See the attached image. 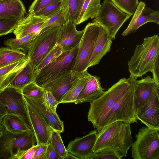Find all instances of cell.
Here are the masks:
<instances>
[{
	"label": "cell",
	"mask_w": 159,
	"mask_h": 159,
	"mask_svg": "<svg viewBox=\"0 0 159 159\" xmlns=\"http://www.w3.org/2000/svg\"><path fill=\"white\" fill-rule=\"evenodd\" d=\"M85 72H79L71 70L48 83L42 87L44 90L51 92L59 102L62 97Z\"/></svg>",
	"instance_id": "2e32d148"
},
{
	"label": "cell",
	"mask_w": 159,
	"mask_h": 159,
	"mask_svg": "<svg viewBox=\"0 0 159 159\" xmlns=\"http://www.w3.org/2000/svg\"><path fill=\"white\" fill-rule=\"evenodd\" d=\"M76 25L69 21L61 26L57 43L62 46V52L71 50L79 45L84 30L78 31Z\"/></svg>",
	"instance_id": "e0dca14e"
},
{
	"label": "cell",
	"mask_w": 159,
	"mask_h": 159,
	"mask_svg": "<svg viewBox=\"0 0 159 159\" xmlns=\"http://www.w3.org/2000/svg\"><path fill=\"white\" fill-rule=\"evenodd\" d=\"M132 146L134 159H159V129L143 127L139 130Z\"/></svg>",
	"instance_id": "52a82bcc"
},
{
	"label": "cell",
	"mask_w": 159,
	"mask_h": 159,
	"mask_svg": "<svg viewBox=\"0 0 159 159\" xmlns=\"http://www.w3.org/2000/svg\"><path fill=\"white\" fill-rule=\"evenodd\" d=\"M84 0H65L69 21L75 24L82 8Z\"/></svg>",
	"instance_id": "f546056e"
},
{
	"label": "cell",
	"mask_w": 159,
	"mask_h": 159,
	"mask_svg": "<svg viewBox=\"0 0 159 159\" xmlns=\"http://www.w3.org/2000/svg\"><path fill=\"white\" fill-rule=\"evenodd\" d=\"M78 159L77 157L72 154H71L68 152L67 155V156L66 159Z\"/></svg>",
	"instance_id": "f6af8a7d"
},
{
	"label": "cell",
	"mask_w": 159,
	"mask_h": 159,
	"mask_svg": "<svg viewBox=\"0 0 159 159\" xmlns=\"http://www.w3.org/2000/svg\"><path fill=\"white\" fill-rule=\"evenodd\" d=\"M78 49V45L71 50L62 52L55 59L37 73L35 82L43 87L48 83L72 70Z\"/></svg>",
	"instance_id": "5b68a950"
},
{
	"label": "cell",
	"mask_w": 159,
	"mask_h": 159,
	"mask_svg": "<svg viewBox=\"0 0 159 159\" xmlns=\"http://www.w3.org/2000/svg\"><path fill=\"white\" fill-rule=\"evenodd\" d=\"M61 27L43 29L31 41L26 56L34 69L57 43Z\"/></svg>",
	"instance_id": "8992f818"
},
{
	"label": "cell",
	"mask_w": 159,
	"mask_h": 159,
	"mask_svg": "<svg viewBox=\"0 0 159 159\" xmlns=\"http://www.w3.org/2000/svg\"><path fill=\"white\" fill-rule=\"evenodd\" d=\"M24 18H0V36L5 35L13 32L18 24Z\"/></svg>",
	"instance_id": "1f68e13d"
},
{
	"label": "cell",
	"mask_w": 159,
	"mask_h": 159,
	"mask_svg": "<svg viewBox=\"0 0 159 159\" xmlns=\"http://www.w3.org/2000/svg\"><path fill=\"white\" fill-rule=\"evenodd\" d=\"M98 133L96 129L94 130L70 141L66 148L67 151L78 159H88L94 152L93 149Z\"/></svg>",
	"instance_id": "9a60e30c"
},
{
	"label": "cell",
	"mask_w": 159,
	"mask_h": 159,
	"mask_svg": "<svg viewBox=\"0 0 159 159\" xmlns=\"http://www.w3.org/2000/svg\"><path fill=\"white\" fill-rule=\"evenodd\" d=\"M48 19L29 13L20 22L13 32L16 38L39 33L41 27Z\"/></svg>",
	"instance_id": "44dd1931"
},
{
	"label": "cell",
	"mask_w": 159,
	"mask_h": 159,
	"mask_svg": "<svg viewBox=\"0 0 159 159\" xmlns=\"http://www.w3.org/2000/svg\"><path fill=\"white\" fill-rule=\"evenodd\" d=\"M61 133L60 131L53 130L51 134L50 142L61 159H66L68 152L62 140Z\"/></svg>",
	"instance_id": "d6a6232c"
},
{
	"label": "cell",
	"mask_w": 159,
	"mask_h": 159,
	"mask_svg": "<svg viewBox=\"0 0 159 159\" xmlns=\"http://www.w3.org/2000/svg\"><path fill=\"white\" fill-rule=\"evenodd\" d=\"M36 75L30 61L8 76L2 83L0 89L11 87L21 90L26 85L35 81Z\"/></svg>",
	"instance_id": "5bb4252c"
},
{
	"label": "cell",
	"mask_w": 159,
	"mask_h": 159,
	"mask_svg": "<svg viewBox=\"0 0 159 159\" xmlns=\"http://www.w3.org/2000/svg\"><path fill=\"white\" fill-rule=\"evenodd\" d=\"M48 145V144H43L37 145L35 155L33 159H44Z\"/></svg>",
	"instance_id": "b9f144b4"
},
{
	"label": "cell",
	"mask_w": 159,
	"mask_h": 159,
	"mask_svg": "<svg viewBox=\"0 0 159 159\" xmlns=\"http://www.w3.org/2000/svg\"><path fill=\"white\" fill-rule=\"evenodd\" d=\"M62 52V46L57 43L52 49L34 69L35 72L37 74L43 68L55 59Z\"/></svg>",
	"instance_id": "e575fe53"
},
{
	"label": "cell",
	"mask_w": 159,
	"mask_h": 159,
	"mask_svg": "<svg viewBox=\"0 0 159 159\" xmlns=\"http://www.w3.org/2000/svg\"><path fill=\"white\" fill-rule=\"evenodd\" d=\"M44 159H61L50 142L48 144Z\"/></svg>",
	"instance_id": "60d3db41"
},
{
	"label": "cell",
	"mask_w": 159,
	"mask_h": 159,
	"mask_svg": "<svg viewBox=\"0 0 159 159\" xmlns=\"http://www.w3.org/2000/svg\"><path fill=\"white\" fill-rule=\"evenodd\" d=\"M101 7L100 0H84L76 25H78L89 18H96Z\"/></svg>",
	"instance_id": "cb8c5ba5"
},
{
	"label": "cell",
	"mask_w": 159,
	"mask_h": 159,
	"mask_svg": "<svg viewBox=\"0 0 159 159\" xmlns=\"http://www.w3.org/2000/svg\"><path fill=\"white\" fill-rule=\"evenodd\" d=\"M123 12L129 15L134 14L139 4V0H111Z\"/></svg>",
	"instance_id": "d590c367"
},
{
	"label": "cell",
	"mask_w": 159,
	"mask_h": 159,
	"mask_svg": "<svg viewBox=\"0 0 159 159\" xmlns=\"http://www.w3.org/2000/svg\"><path fill=\"white\" fill-rule=\"evenodd\" d=\"M43 98L46 103L53 111H56L57 108L59 104L51 92L46 90Z\"/></svg>",
	"instance_id": "f35d334b"
},
{
	"label": "cell",
	"mask_w": 159,
	"mask_h": 159,
	"mask_svg": "<svg viewBox=\"0 0 159 159\" xmlns=\"http://www.w3.org/2000/svg\"><path fill=\"white\" fill-rule=\"evenodd\" d=\"M133 143L130 124L116 121L98 132L93 152H114L122 158L126 156Z\"/></svg>",
	"instance_id": "7a4b0ae2"
},
{
	"label": "cell",
	"mask_w": 159,
	"mask_h": 159,
	"mask_svg": "<svg viewBox=\"0 0 159 159\" xmlns=\"http://www.w3.org/2000/svg\"><path fill=\"white\" fill-rule=\"evenodd\" d=\"M37 147V145H36L27 150L22 156L21 159H33Z\"/></svg>",
	"instance_id": "7bdbcfd3"
},
{
	"label": "cell",
	"mask_w": 159,
	"mask_h": 159,
	"mask_svg": "<svg viewBox=\"0 0 159 159\" xmlns=\"http://www.w3.org/2000/svg\"><path fill=\"white\" fill-rule=\"evenodd\" d=\"M90 75L87 71L76 81L61 98L60 103H74L77 96L86 84Z\"/></svg>",
	"instance_id": "484cf974"
},
{
	"label": "cell",
	"mask_w": 159,
	"mask_h": 159,
	"mask_svg": "<svg viewBox=\"0 0 159 159\" xmlns=\"http://www.w3.org/2000/svg\"><path fill=\"white\" fill-rule=\"evenodd\" d=\"M134 100L136 114L152 98L159 95V84L150 76L139 80L135 79Z\"/></svg>",
	"instance_id": "7c38bea8"
},
{
	"label": "cell",
	"mask_w": 159,
	"mask_h": 159,
	"mask_svg": "<svg viewBox=\"0 0 159 159\" xmlns=\"http://www.w3.org/2000/svg\"><path fill=\"white\" fill-rule=\"evenodd\" d=\"M100 27V25L94 22L89 23L86 26L78 45V51L72 70L79 72L87 71Z\"/></svg>",
	"instance_id": "30bf717a"
},
{
	"label": "cell",
	"mask_w": 159,
	"mask_h": 159,
	"mask_svg": "<svg viewBox=\"0 0 159 159\" xmlns=\"http://www.w3.org/2000/svg\"><path fill=\"white\" fill-rule=\"evenodd\" d=\"M0 103L5 107L7 114L17 116L30 130L34 131L21 90L11 87L0 89Z\"/></svg>",
	"instance_id": "9c48e42d"
},
{
	"label": "cell",
	"mask_w": 159,
	"mask_h": 159,
	"mask_svg": "<svg viewBox=\"0 0 159 159\" xmlns=\"http://www.w3.org/2000/svg\"><path fill=\"white\" fill-rule=\"evenodd\" d=\"M26 56L20 50L1 47L0 48V68L20 60Z\"/></svg>",
	"instance_id": "4316f807"
},
{
	"label": "cell",
	"mask_w": 159,
	"mask_h": 159,
	"mask_svg": "<svg viewBox=\"0 0 159 159\" xmlns=\"http://www.w3.org/2000/svg\"><path fill=\"white\" fill-rule=\"evenodd\" d=\"M136 117L147 127L159 129V95L148 101L136 114Z\"/></svg>",
	"instance_id": "ac0fdd59"
},
{
	"label": "cell",
	"mask_w": 159,
	"mask_h": 159,
	"mask_svg": "<svg viewBox=\"0 0 159 159\" xmlns=\"http://www.w3.org/2000/svg\"><path fill=\"white\" fill-rule=\"evenodd\" d=\"M60 0H34L29 7V13L34 14L48 6Z\"/></svg>",
	"instance_id": "74e56055"
},
{
	"label": "cell",
	"mask_w": 159,
	"mask_h": 159,
	"mask_svg": "<svg viewBox=\"0 0 159 159\" xmlns=\"http://www.w3.org/2000/svg\"><path fill=\"white\" fill-rule=\"evenodd\" d=\"M4 128H5L4 125L0 123V131Z\"/></svg>",
	"instance_id": "bcb514c9"
},
{
	"label": "cell",
	"mask_w": 159,
	"mask_h": 159,
	"mask_svg": "<svg viewBox=\"0 0 159 159\" xmlns=\"http://www.w3.org/2000/svg\"><path fill=\"white\" fill-rule=\"evenodd\" d=\"M30 118L37 139V144H48L54 130L29 99L24 96Z\"/></svg>",
	"instance_id": "8fae6325"
},
{
	"label": "cell",
	"mask_w": 159,
	"mask_h": 159,
	"mask_svg": "<svg viewBox=\"0 0 159 159\" xmlns=\"http://www.w3.org/2000/svg\"><path fill=\"white\" fill-rule=\"evenodd\" d=\"M130 76L120 79L90 102L88 119L98 132L114 122L137 123L134 100V80Z\"/></svg>",
	"instance_id": "6da1fadb"
},
{
	"label": "cell",
	"mask_w": 159,
	"mask_h": 159,
	"mask_svg": "<svg viewBox=\"0 0 159 159\" xmlns=\"http://www.w3.org/2000/svg\"><path fill=\"white\" fill-rule=\"evenodd\" d=\"M126 29L121 34L126 36L135 32L141 26L148 22L159 24V11L146 7L144 2L140 1Z\"/></svg>",
	"instance_id": "4fadbf2b"
},
{
	"label": "cell",
	"mask_w": 159,
	"mask_h": 159,
	"mask_svg": "<svg viewBox=\"0 0 159 159\" xmlns=\"http://www.w3.org/2000/svg\"><path fill=\"white\" fill-rule=\"evenodd\" d=\"M26 13L25 6L21 0L0 1V18H24Z\"/></svg>",
	"instance_id": "603a6c76"
},
{
	"label": "cell",
	"mask_w": 159,
	"mask_h": 159,
	"mask_svg": "<svg viewBox=\"0 0 159 159\" xmlns=\"http://www.w3.org/2000/svg\"><path fill=\"white\" fill-rule=\"evenodd\" d=\"M29 99L54 130L60 131L61 133L64 132V125L63 121L59 118L57 111L52 110L46 103L43 98L38 99Z\"/></svg>",
	"instance_id": "7402d4cb"
},
{
	"label": "cell",
	"mask_w": 159,
	"mask_h": 159,
	"mask_svg": "<svg viewBox=\"0 0 159 159\" xmlns=\"http://www.w3.org/2000/svg\"><path fill=\"white\" fill-rule=\"evenodd\" d=\"M7 114V112L4 107L0 103V122L3 116Z\"/></svg>",
	"instance_id": "ee69618b"
},
{
	"label": "cell",
	"mask_w": 159,
	"mask_h": 159,
	"mask_svg": "<svg viewBox=\"0 0 159 159\" xmlns=\"http://www.w3.org/2000/svg\"><path fill=\"white\" fill-rule=\"evenodd\" d=\"M0 123L4 125L6 129L13 133L31 130L19 117L13 114H6Z\"/></svg>",
	"instance_id": "d4e9b609"
},
{
	"label": "cell",
	"mask_w": 159,
	"mask_h": 159,
	"mask_svg": "<svg viewBox=\"0 0 159 159\" xmlns=\"http://www.w3.org/2000/svg\"><path fill=\"white\" fill-rule=\"evenodd\" d=\"M45 90L43 88L33 81L25 86L21 90L23 95L31 99H38L43 97Z\"/></svg>",
	"instance_id": "4dcf8cb0"
},
{
	"label": "cell",
	"mask_w": 159,
	"mask_h": 159,
	"mask_svg": "<svg viewBox=\"0 0 159 159\" xmlns=\"http://www.w3.org/2000/svg\"><path fill=\"white\" fill-rule=\"evenodd\" d=\"M112 43V40L107 31L100 25L98 36L89 60V68L99 64L103 57L110 51Z\"/></svg>",
	"instance_id": "d6986e66"
},
{
	"label": "cell",
	"mask_w": 159,
	"mask_h": 159,
	"mask_svg": "<svg viewBox=\"0 0 159 159\" xmlns=\"http://www.w3.org/2000/svg\"><path fill=\"white\" fill-rule=\"evenodd\" d=\"M39 33H33L20 38L8 39L4 41V44L11 49L21 50L26 55L31 41Z\"/></svg>",
	"instance_id": "83f0119b"
},
{
	"label": "cell",
	"mask_w": 159,
	"mask_h": 159,
	"mask_svg": "<svg viewBox=\"0 0 159 159\" xmlns=\"http://www.w3.org/2000/svg\"><path fill=\"white\" fill-rule=\"evenodd\" d=\"M131 16L121 10L111 0H104L97 16L92 22L104 27L112 40L120 27Z\"/></svg>",
	"instance_id": "ba28073f"
},
{
	"label": "cell",
	"mask_w": 159,
	"mask_h": 159,
	"mask_svg": "<svg viewBox=\"0 0 159 159\" xmlns=\"http://www.w3.org/2000/svg\"><path fill=\"white\" fill-rule=\"evenodd\" d=\"M98 77L90 75L85 85L76 98L74 103L77 104L90 102L101 96L105 92Z\"/></svg>",
	"instance_id": "ffe728a7"
},
{
	"label": "cell",
	"mask_w": 159,
	"mask_h": 159,
	"mask_svg": "<svg viewBox=\"0 0 159 159\" xmlns=\"http://www.w3.org/2000/svg\"><path fill=\"white\" fill-rule=\"evenodd\" d=\"M63 0L51 4L39 11L34 15L48 19L59 11L61 8Z\"/></svg>",
	"instance_id": "8d00e7d4"
},
{
	"label": "cell",
	"mask_w": 159,
	"mask_h": 159,
	"mask_svg": "<svg viewBox=\"0 0 159 159\" xmlns=\"http://www.w3.org/2000/svg\"><path fill=\"white\" fill-rule=\"evenodd\" d=\"M37 142L33 131L14 134L4 128L0 131V159H21Z\"/></svg>",
	"instance_id": "277c9868"
},
{
	"label": "cell",
	"mask_w": 159,
	"mask_h": 159,
	"mask_svg": "<svg viewBox=\"0 0 159 159\" xmlns=\"http://www.w3.org/2000/svg\"><path fill=\"white\" fill-rule=\"evenodd\" d=\"M130 76L135 78L151 72L153 78L159 84V37L157 34L145 38L137 45L128 61Z\"/></svg>",
	"instance_id": "3957f363"
},
{
	"label": "cell",
	"mask_w": 159,
	"mask_h": 159,
	"mask_svg": "<svg viewBox=\"0 0 159 159\" xmlns=\"http://www.w3.org/2000/svg\"><path fill=\"white\" fill-rule=\"evenodd\" d=\"M2 0H0V1H2Z\"/></svg>",
	"instance_id": "7dc6e473"
},
{
	"label": "cell",
	"mask_w": 159,
	"mask_h": 159,
	"mask_svg": "<svg viewBox=\"0 0 159 159\" xmlns=\"http://www.w3.org/2000/svg\"><path fill=\"white\" fill-rule=\"evenodd\" d=\"M69 21L65 0H63L61 9L48 18L43 24L40 31L45 28L61 26Z\"/></svg>",
	"instance_id": "f1b7e54d"
},
{
	"label": "cell",
	"mask_w": 159,
	"mask_h": 159,
	"mask_svg": "<svg viewBox=\"0 0 159 159\" xmlns=\"http://www.w3.org/2000/svg\"><path fill=\"white\" fill-rule=\"evenodd\" d=\"M122 158L115 153L98 152L93 153L88 159H121Z\"/></svg>",
	"instance_id": "ab89813d"
},
{
	"label": "cell",
	"mask_w": 159,
	"mask_h": 159,
	"mask_svg": "<svg viewBox=\"0 0 159 159\" xmlns=\"http://www.w3.org/2000/svg\"><path fill=\"white\" fill-rule=\"evenodd\" d=\"M30 61L26 56L23 59L0 68V87L7 78L18 68Z\"/></svg>",
	"instance_id": "836d02e7"
}]
</instances>
